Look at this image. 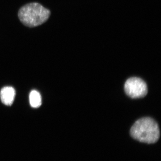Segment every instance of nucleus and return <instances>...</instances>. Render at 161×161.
I'll list each match as a JSON object with an SVG mask.
<instances>
[{
    "instance_id": "4",
    "label": "nucleus",
    "mask_w": 161,
    "mask_h": 161,
    "mask_svg": "<svg viewBox=\"0 0 161 161\" xmlns=\"http://www.w3.org/2000/svg\"><path fill=\"white\" fill-rule=\"evenodd\" d=\"M15 96V91L11 86L3 87L0 92V98L4 104L11 106L14 101Z\"/></svg>"
},
{
    "instance_id": "5",
    "label": "nucleus",
    "mask_w": 161,
    "mask_h": 161,
    "mask_svg": "<svg viewBox=\"0 0 161 161\" xmlns=\"http://www.w3.org/2000/svg\"><path fill=\"white\" fill-rule=\"evenodd\" d=\"M29 101L32 108L40 107L42 104V98L40 93L36 90L32 91L29 95Z\"/></svg>"
},
{
    "instance_id": "2",
    "label": "nucleus",
    "mask_w": 161,
    "mask_h": 161,
    "mask_svg": "<svg viewBox=\"0 0 161 161\" xmlns=\"http://www.w3.org/2000/svg\"><path fill=\"white\" fill-rule=\"evenodd\" d=\"M51 15L49 9L40 3H28L19 9L18 17L24 26L29 27H36L45 23Z\"/></svg>"
},
{
    "instance_id": "3",
    "label": "nucleus",
    "mask_w": 161,
    "mask_h": 161,
    "mask_svg": "<svg viewBox=\"0 0 161 161\" xmlns=\"http://www.w3.org/2000/svg\"><path fill=\"white\" fill-rule=\"evenodd\" d=\"M125 91L126 95L132 98H143L148 93L147 83L137 77H132L126 81Z\"/></svg>"
},
{
    "instance_id": "1",
    "label": "nucleus",
    "mask_w": 161,
    "mask_h": 161,
    "mask_svg": "<svg viewBox=\"0 0 161 161\" xmlns=\"http://www.w3.org/2000/svg\"><path fill=\"white\" fill-rule=\"evenodd\" d=\"M130 135L136 140L148 144L156 142L160 137L158 124L150 117L142 118L131 127Z\"/></svg>"
}]
</instances>
